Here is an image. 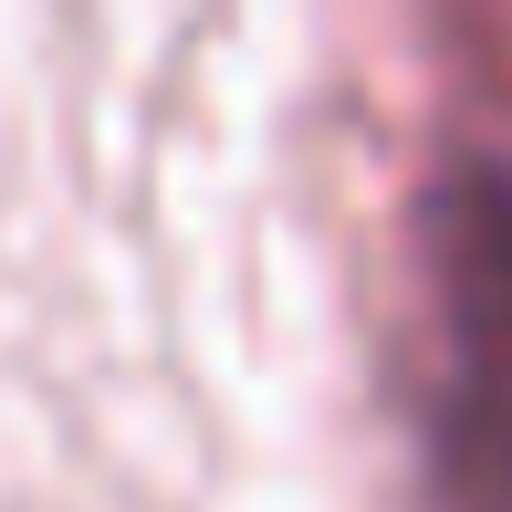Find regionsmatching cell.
<instances>
[{
	"mask_svg": "<svg viewBox=\"0 0 512 512\" xmlns=\"http://www.w3.org/2000/svg\"><path fill=\"white\" fill-rule=\"evenodd\" d=\"M460 324H471V418L481 450L512 481V178H481L471 209H460Z\"/></svg>",
	"mask_w": 512,
	"mask_h": 512,
	"instance_id": "obj_1",
	"label": "cell"
}]
</instances>
